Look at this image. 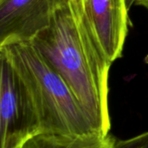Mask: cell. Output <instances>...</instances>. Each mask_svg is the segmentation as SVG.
<instances>
[{
	"instance_id": "1",
	"label": "cell",
	"mask_w": 148,
	"mask_h": 148,
	"mask_svg": "<svg viewBox=\"0 0 148 148\" xmlns=\"http://www.w3.org/2000/svg\"><path fill=\"white\" fill-rule=\"evenodd\" d=\"M31 42L69 86L95 129L109 134L108 77L112 62L99 49L69 0Z\"/></svg>"
},
{
	"instance_id": "2",
	"label": "cell",
	"mask_w": 148,
	"mask_h": 148,
	"mask_svg": "<svg viewBox=\"0 0 148 148\" xmlns=\"http://www.w3.org/2000/svg\"><path fill=\"white\" fill-rule=\"evenodd\" d=\"M0 53L17 81L26 140L39 134L99 133L69 86L32 42L2 47Z\"/></svg>"
},
{
	"instance_id": "3",
	"label": "cell",
	"mask_w": 148,
	"mask_h": 148,
	"mask_svg": "<svg viewBox=\"0 0 148 148\" xmlns=\"http://www.w3.org/2000/svg\"><path fill=\"white\" fill-rule=\"evenodd\" d=\"M94 42L112 63L121 57L127 32V0H69Z\"/></svg>"
},
{
	"instance_id": "4",
	"label": "cell",
	"mask_w": 148,
	"mask_h": 148,
	"mask_svg": "<svg viewBox=\"0 0 148 148\" xmlns=\"http://www.w3.org/2000/svg\"><path fill=\"white\" fill-rule=\"evenodd\" d=\"M68 0H0V48L31 42Z\"/></svg>"
},
{
	"instance_id": "5",
	"label": "cell",
	"mask_w": 148,
	"mask_h": 148,
	"mask_svg": "<svg viewBox=\"0 0 148 148\" xmlns=\"http://www.w3.org/2000/svg\"><path fill=\"white\" fill-rule=\"evenodd\" d=\"M0 147L20 148L26 141L23 108L17 81L0 53Z\"/></svg>"
},
{
	"instance_id": "6",
	"label": "cell",
	"mask_w": 148,
	"mask_h": 148,
	"mask_svg": "<svg viewBox=\"0 0 148 148\" xmlns=\"http://www.w3.org/2000/svg\"><path fill=\"white\" fill-rule=\"evenodd\" d=\"M112 134H39L29 138L20 148H114Z\"/></svg>"
},
{
	"instance_id": "7",
	"label": "cell",
	"mask_w": 148,
	"mask_h": 148,
	"mask_svg": "<svg viewBox=\"0 0 148 148\" xmlns=\"http://www.w3.org/2000/svg\"><path fill=\"white\" fill-rule=\"evenodd\" d=\"M114 148H148V131L127 140L116 139Z\"/></svg>"
},
{
	"instance_id": "8",
	"label": "cell",
	"mask_w": 148,
	"mask_h": 148,
	"mask_svg": "<svg viewBox=\"0 0 148 148\" xmlns=\"http://www.w3.org/2000/svg\"><path fill=\"white\" fill-rule=\"evenodd\" d=\"M135 5L142 6L148 9V0H137V2L135 3Z\"/></svg>"
},
{
	"instance_id": "9",
	"label": "cell",
	"mask_w": 148,
	"mask_h": 148,
	"mask_svg": "<svg viewBox=\"0 0 148 148\" xmlns=\"http://www.w3.org/2000/svg\"><path fill=\"white\" fill-rule=\"evenodd\" d=\"M136 2H137V0H127V4L128 10L131 8V6H132L133 4H135Z\"/></svg>"
}]
</instances>
